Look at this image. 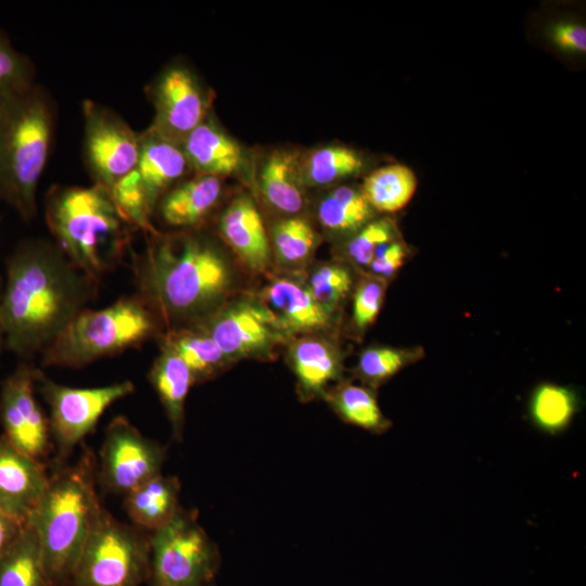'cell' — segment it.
I'll return each mask as SVG.
<instances>
[{"label":"cell","mask_w":586,"mask_h":586,"mask_svg":"<svg viewBox=\"0 0 586 586\" xmlns=\"http://www.w3.org/2000/svg\"><path fill=\"white\" fill-rule=\"evenodd\" d=\"M99 282L78 270L47 239L22 241L7 260L0 324L8 349L24 359L42 354L97 297Z\"/></svg>","instance_id":"6da1fadb"},{"label":"cell","mask_w":586,"mask_h":586,"mask_svg":"<svg viewBox=\"0 0 586 586\" xmlns=\"http://www.w3.org/2000/svg\"><path fill=\"white\" fill-rule=\"evenodd\" d=\"M150 237L145 250L132 254L136 294L168 331L200 323L228 295L230 265L202 235L157 232Z\"/></svg>","instance_id":"7a4b0ae2"},{"label":"cell","mask_w":586,"mask_h":586,"mask_svg":"<svg viewBox=\"0 0 586 586\" xmlns=\"http://www.w3.org/2000/svg\"><path fill=\"white\" fill-rule=\"evenodd\" d=\"M46 224L53 242L82 273L100 283L123 262L138 230L109 190L90 184H53L44 196Z\"/></svg>","instance_id":"3957f363"},{"label":"cell","mask_w":586,"mask_h":586,"mask_svg":"<svg viewBox=\"0 0 586 586\" xmlns=\"http://www.w3.org/2000/svg\"><path fill=\"white\" fill-rule=\"evenodd\" d=\"M97 457L85 446L73 464L55 466L28 524L37 535L49 586H71L101 502Z\"/></svg>","instance_id":"277c9868"},{"label":"cell","mask_w":586,"mask_h":586,"mask_svg":"<svg viewBox=\"0 0 586 586\" xmlns=\"http://www.w3.org/2000/svg\"><path fill=\"white\" fill-rule=\"evenodd\" d=\"M56 107L34 84L0 100V200L29 222L37 213V188L53 143Z\"/></svg>","instance_id":"5b68a950"},{"label":"cell","mask_w":586,"mask_h":586,"mask_svg":"<svg viewBox=\"0 0 586 586\" xmlns=\"http://www.w3.org/2000/svg\"><path fill=\"white\" fill-rule=\"evenodd\" d=\"M161 321L137 295L77 314L41 354L42 367L79 369L137 347L158 334Z\"/></svg>","instance_id":"8992f818"},{"label":"cell","mask_w":586,"mask_h":586,"mask_svg":"<svg viewBox=\"0 0 586 586\" xmlns=\"http://www.w3.org/2000/svg\"><path fill=\"white\" fill-rule=\"evenodd\" d=\"M150 572L149 533L99 509L71 586H140Z\"/></svg>","instance_id":"52a82bcc"},{"label":"cell","mask_w":586,"mask_h":586,"mask_svg":"<svg viewBox=\"0 0 586 586\" xmlns=\"http://www.w3.org/2000/svg\"><path fill=\"white\" fill-rule=\"evenodd\" d=\"M149 586H213L221 557L195 509L180 507L163 527L149 533Z\"/></svg>","instance_id":"ba28073f"},{"label":"cell","mask_w":586,"mask_h":586,"mask_svg":"<svg viewBox=\"0 0 586 586\" xmlns=\"http://www.w3.org/2000/svg\"><path fill=\"white\" fill-rule=\"evenodd\" d=\"M140 152L135 167L110 190L124 217L138 230L157 231L152 216L161 198L181 181L190 169L180 144L150 128L140 132Z\"/></svg>","instance_id":"9c48e42d"},{"label":"cell","mask_w":586,"mask_h":586,"mask_svg":"<svg viewBox=\"0 0 586 586\" xmlns=\"http://www.w3.org/2000/svg\"><path fill=\"white\" fill-rule=\"evenodd\" d=\"M36 390L49 406L51 441L56 448L55 467L66 463L73 450L93 432L105 410L132 394L136 387L128 380L97 387H72L37 369Z\"/></svg>","instance_id":"30bf717a"},{"label":"cell","mask_w":586,"mask_h":586,"mask_svg":"<svg viewBox=\"0 0 586 586\" xmlns=\"http://www.w3.org/2000/svg\"><path fill=\"white\" fill-rule=\"evenodd\" d=\"M167 448L144 436L126 417L117 416L105 429L97 458V482L113 495L125 496L162 473Z\"/></svg>","instance_id":"8fae6325"},{"label":"cell","mask_w":586,"mask_h":586,"mask_svg":"<svg viewBox=\"0 0 586 586\" xmlns=\"http://www.w3.org/2000/svg\"><path fill=\"white\" fill-rule=\"evenodd\" d=\"M82 157L92 183L106 190L136 165L140 132L113 110L92 100L82 102Z\"/></svg>","instance_id":"7c38bea8"},{"label":"cell","mask_w":586,"mask_h":586,"mask_svg":"<svg viewBox=\"0 0 586 586\" xmlns=\"http://www.w3.org/2000/svg\"><path fill=\"white\" fill-rule=\"evenodd\" d=\"M37 369L22 361L2 382L0 422L15 447L43 462L52 442L49 419L36 397Z\"/></svg>","instance_id":"4fadbf2b"},{"label":"cell","mask_w":586,"mask_h":586,"mask_svg":"<svg viewBox=\"0 0 586 586\" xmlns=\"http://www.w3.org/2000/svg\"><path fill=\"white\" fill-rule=\"evenodd\" d=\"M148 93L155 110L149 128L178 144L207 117L208 98L186 65L166 67Z\"/></svg>","instance_id":"5bb4252c"},{"label":"cell","mask_w":586,"mask_h":586,"mask_svg":"<svg viewBox=\"0 0 586 586\" xmlns=\"http://www.w3.org/2000/svg\"><path fill=\"white\" fill-rule=\"evenodd\" d=\"M228 360L259 356L283 342L285 331L264 304L240 301L198 323Z\"/></svg>","instance_id":"9a60e30c"},{"label":"cell","mask_w":586,"mask_h":586,"mask_svg":"<svg viewBox=\"0 0 586 586\" xmlns=\"http://www.w3.org/2000/svg\"><path fill=\"white\" fill-rule=\"evenodd\" d=\"M50 480L46 464L0 435V509L22 524L41 500Z\"/></svg>","instance_id":"2e32d148"},{"label":"cell","mask_w":586,"mask_h":586,"mask_svg":"<svg viewBox=\"0 0 586 586\" xmlns=\"http://www.w3.org/2000/svg\"><path fill=\"white\" fill-rule=\"evenodd\" d=\"M219 232L238 257L252 270L263 271L270 262V244L253 200L235 198L219 219Z\"/></svg>","instance_id":"e0dca14e"},{"label":"cell","mask_w":586,"mask_h":586,"mask_svg":"<svg viewBox=\"0 0 586 586\" xmlns=\"http://www.w3.org/2000/svg\"><path fill=\"white\" fill-rule=\"evenodd\" d=\"M220 194V178L195 174L169 189L158 201L155 212L169 227L195 229L211 215Z\"/></svg>","instance_id":"ac0fdd59"},{"label":"cell","mask_w":586,"mask_h":586,"mask_svg":"<svg viewBox=\"0 0 586 586\" xmlns=\"http://www.w3.org/2000/svg\"><path fill=\"white\" fill-rule=\"evenodd\" d=\"M264 297L284 331L313 332L331 322V311L316 301L307 285L294 280L275 279L264 290Z\"/></svg>","instance_id":"d6986e66"},{"label":"cell","mask_w":586,"mask_h":586,"mask_svg":"<svg viewBox=\"0 0 586 586\" xmlns=\"http://www.w3.org/2000/svg\"><path fill=\"white\" fill-rule=\"evenodd\" d=\"M190 169L215 177L234 173L242 163V149L207 117L180 143Z\"/></svg>","instance_id":"ffe728a7"},{"label":"cell","mask_w":586,"mask_h":586,"mask_svg":"<svg viewBox=\"0 0 586 586\" xmlns=\"http://www.w3.org/2000/svg\"><path fill=\"white\" fill-rule=\"evenodd\" d=\"M181 484L175 475L158 474L124 496V508L131 521L151 533L166 525L180 509Z\"/></svg>","instance_id":"44dd1931"},{"label":"cell","mask_w":586,"mask_h":586,"mask_svg":"<svg viewBox=\"0 0 586 586\" xmlns=\"http://www.w3.org/2000/svg\"><path fill=\"white\" fill-rule=\"evenodd\" d=\"M161 344V352L151 367L149 380L166 412L173 436L180 443L183 437L186 399L195 380L175 351L163 342Z\"/></svg>","instance_id":"7402d4cb"},{"label":"cell","mask_w":586,"mask_h":586,"mask_svg":"<svg viewBox=\"0 0 586 586\" xmlns=\"http://www.w3.org/2000/svg\"><path fill=\"white\" fill-rule=\"evenodd\" d=\"M290 361L304 400L323 396L328 384L341 377L335 348L321 339L304 337L295 342L290 349Z\"/></svg>","instance_id":"603a6c76"},{"label":"cell","mask_w":586,"mask_h":586,"mask_svg":"<svg viewBox=\"0 0 586 586\" xmlns=\"http://www.w3.org/2000/svg\"><path fill=\"white\" fill-rule=\"evenodd\" d=\"M301 168L296 155L286 150H275L264 162L259 175L260 191L276 209L295 214L304 206Z\"/></svg>","instance_id":"cb8c5ba5"},{"label":"cell","mask_w":586,"mask_h":586,"mask_svg":"<svg viewBox=\"0 0 586 586\" xmlns=\"http://www.w3.org/2000/svg\"><path fill=\"white\" fill-rule=\"evenodd\" d=\"M581 408V398L572 386L539 383L531 393L527 413L532 424L548 435L563 433Z\"/></svg>","instance_id":"d4e9b609"},{"label":"cell","mask_w":586,"mask_h":586,"mask_svg":"<svg viewBox=\"0 0 586 586\" xmlns=\"http://www.w3.org/2000/svg\"><path fill=\"white\" fill-rule=\"evenodd\" d=\"M322 397L346 423L374 434H382L392 425L379 406L374 390L367 385L340 382Z\"/></svg>","instance_id":"484cf974"},{"label":"cell","mask_w":586,"mask_h":586,"mask_svg":"<svg viewBox=\"0 0 586 586\" xmlns=\"http://www.w3.org/2000/svg\"><path fill=\"white\" fill-rule=\"evenodd\" d=\"M162 342L184 361L195 383L212 378L229 361L214 339L198 324L168 331Z\"/></svg>","instance_id":"4316f807"},{"label":"cell","mask_w":586,"mask_h":586,"mask_svg":"<svg viewBox=\"0 0 586 586\" xmlns=\"http://www.w3.org/2000/svg\"><path fill=\"white\" fill-rule=\"evenodd\" d=\"M417 184V177L411 168L403 164H392L369 174L360 191L371 208L394 213L410 202Z\"/></svg>","instance_id":"83f0119b"},{"label":"cell","mask_w":586,"mask_h":586,"mask_svg":"<svg viewBox=\"0 0 586 586\" xmlns=\"http://www.w3.org/2000/svg\"><path fill=\"white\" fill-rule=\"evenodd\" d=\"M0 586H49L40 545L28 524L0 558Z\"/></svg>","instance_id":"f1b7e54d"},{"label":"cell","mask_w":586,"mask_h":586,"mask_svg":"<svg viewBox=\"0 0 586 586\" xmlns=\"http://www.w3.org/2000/svg\"><path fill=\"white\" fill-rule=\"evenodd\" d=\"M317 215L321 226L327 230L345 233L358 231L368 224L372 208L361 191L351 187H339L320 201Z\"/></svg>","instance_id":"f546056e"},{"label":"cell","mask_w":586,"mask_h":586,"mask_svg":"<svg viewBox=\"0 0 586 586\" xmlns=\"http://www.w3.org/2000/svg\"><path fill=\"white\" fill-rule=\"evenodd\" d=\"M364 168L361 155L343 145H330L316 150L301 168L304 184L328 186L359 174Z\"/></svg>","instance_id":"4dcf8cb0"},{"label":"cell","mask_w":586,"mask_h":586,"mask_svg":"<svg viewBox=\"0 0 586 586\" xmlns=\"http://www.w3.org/2000/svg\"><path fill=\"white\" fill-rule=\"evenodd\" d=\"M422 354L419 348L370 347L359 356L355 373L367 386L374 390L406 366L417 361Z\"/></svg>","instance_id":"1f68e13d"},{"label":"cell","mask_w":586,"mask_h":586,"mask_svg":"<svg viewBox=\"0 0 586 586\" xmlns=\"http://www.w3.org/2000/svg\"><path fill=\"white\" fill-rule=\"evenodd\" d=\"M317 243L311 225L302 217H290L278 222L272 230V244L277 256L289 265L307 259Z\"/></svg>","instance_id":"d6a6232c"},{"label":"cell","mask_w":586,"mask_h":586,"mask_svg":"<svg viewBox=\"0 0 586 586\" xmlns=\"http://www.w3.org/2000/svg\"><path fill=\"white\" fill-rule=\"evenodd\" d=\"M35 84V66L0 30V100Z\"/></svg>","instance_id":"836d02e7"},{"label":"cell","mask_w":586,"mask_h":586,"mask_svg":"<svg viewBox=\"0 0 586 586\" xmlns=\"http://www.w3.org/2000/svg\"><path fill=\"white\" fill-rule=\"evenodd\" d=\"M352 285V275L346 267L327 264L313 272L307 288L319 304L332 311L346 297Z\"/></svg>","instance_id":"e575fe53"},{"label":"cell","mask_w":586,"mask_h":586,"mask_svg":"<svg viewBox=\"0 0 586 586\" xmlns=\"http://www.w3.org/2000/svg\"><path fill=\"white\" fill-rule=\"evenodd\" d=\"M394 237L395 227L390 219L368 222L348 242L347 255L356 265L369 267L377 252Z\"/></svg>","instance_id":"d590c367"},{"label":"cell","mask_w":586,"mask_h":586,"mask_svg":"<svg viewBox=\"0 0 586 586\" xmlns=\"http://www.w3.org/2000/svg\"><path fill=\"white\" fill-rule=\"evenodd\" d=\"M385 282L371 276L358 283L352 314L353 324L358 331H365L377 319L384 300Z\"/></svg>","instance_id":"8d00e7d4"},{"label":"cell","mask_w":586,"mask_h":586,"mask_svg":"<svg viewBox=\"0 0 586 586\" xmlns=\"http://www.w3.org/2000/svg\"><path fill=\"white\" fill-rule=\"evenodd\" d=\"M407 256V247L400 242L392 241L377 252L369 265L370 271L373 277L386 281L400 269Z\"/></svg>","instance_id":"74e56055"},{"label":"cell","mask_w":586,"mask_h":586,"mask_svg":"<svg viewBox=\"0 0 586 586\" xmlns=\"http://www.w3.org/2000/svg\"><path fill=\"white\" fill-rule=\"evenodd\" d=\"M549 35L555 44L564 51H586V28L579 24L558 23L550 28Z\"/></svg>","instance_id":"f35d334b"},{"label":"cell","mask_w":586,"mask_h":586,"mask_svg":"<svg viewBox=\"0 0 586 586\" xmlns=\"http://www.w3.org/2000/svg\"><path fill=\"white\" fill-rule=\"evenodd\" d=\"M25 524L16 521L0 509V558L15 544Z\"/></svg>","instance_id":"ab89813d"},{"label":"cell","mask_w":586,"mask_h":586,"mask_svg":"<svg viewBox=\"0 0 586 586\" xmlns=\"http://www.w3.org/2000/svg\"><path fill=\"white\" fill-rule=\"evenodd\" d=\"M4 345H5V343H4V333H3L2 327L0 324V356H1L2 348H3Z\"/></svg>","instance_id":"60d3db41"},{"label":"cell","mask_w":586,"mask_h":586,"mask_svg":"<svg viewBox=\"0 0 586 586\" xmlns=\"http://www.w3.org/2000/svg\"><path fill=\"white\" fill-rule=\"evenodd\" d=\"M0 222H1V218H0ZM0 286H1V283H0ZM0 295H1V293H0Z\"/></svg>","instance_id":"b9f144b4"},{"label":"cell","mask_w":586,"mask_h":586,"mask_svg":"<svg viewBox=\"0 0 586 586\" xmlns=\"http://www.w3.org/2000/svg\"><path fill=\"white\" fill-rule=\"evenodd\" d=\"M213 586H215V585H213Z\"/></svg>","instance_id":"7bdbcfd3"}]
</instances>
